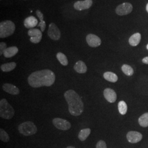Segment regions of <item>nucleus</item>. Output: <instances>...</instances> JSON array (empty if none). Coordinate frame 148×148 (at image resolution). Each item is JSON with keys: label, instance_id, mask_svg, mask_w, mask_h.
<instances>
[{"label": "nucleus", "instance_id": "5", "mask_svg": "<svg viewBox=\"0 0 148 148\" xmlns=\"http://www.w3.org/2000/svg\"><path fill=\"white\" fill-rule=\"evenodd\" d=\"M18 131L25 136H30L37 132V128L32 122L26 121L19 125Z\"/></svg>", "mask_w": 148, "mask_h": 148}, {"label": "nucleus", "instance_id": "21", "mask_svg": "<svg viewBox=\"0 0 148 148\" xmlns=\"http://www.w3.org/2000/svg\"><path fill=\"white\" fill-rule=\"evenodd\" d=\"M91 130L90 128H84L79 131L78 138L81 141H85L86 139L90 136Z\"/></svg>", "mask_w": 148, "mask_h": 148}, {"label": "nucleus", "instance_id": "30", "mask_svg": "<svg viewBox=\"0 0 148 148\" xmlns=\"http://www.w3.org/2000/svg\"><path fill=\"white\" fill-rule=\"evenodd\" d=\"M143 63L145 64H148V57H145L144 58H143Z\"/></svg>", "mask_w": 148, "mask_h": 148}, {"label": "nucleus", "instance_id": "13", "mask_svg": "<svg viewBox=\"0 0 148 148\" xmlns=\"http://www.w3.org/2000/svg\"><path fill=\"white\" fill-rule=\"evenodd\" d=\"M104 96L106 100L110 103H114L116 101L117 95L114 90L108 88L104 90Z\"/></svg>", "mask_w": 148, "mask_h": 148}, {"label": "nucleus", "instance_id": "32", "mask_svg": "<svg viewBox=\"0 0 148 148\" xmlns=\"http://www.w3.org/2000/svg\"><path fill=\"white\" fill-rule=\"evenodd\" d=\"M147 8V11L148 13V3L147 4V8Z\"/></svg>", "mask_w": 148, "mask_h": 148}, {"label": "nucleus", "instance_id": "31", "mask_svg": "<svg viewBox=\"0 0 148 148\" xmlns=\"http://www.w3.org/2000/svg\"><path fill=\"white\" fill-rule=\"evenodd\" d=\"M66 148H76L75 147H73V146H68V147Z\"/></svg>", "mask_w": 148, "mask_h": 148}, {"label": "nucleus", "instance_id": "20", "mask_svg": "<svg viewBox=\"0 0 148 148\" xmlns=\"http://www.w3.org/2000/svg\"><path fill=\"white\" fill-rule=\"evenodd\" d=\"M104 78L111 82H116L118 80V77L116 74L112 72L108 71L103 75Z\"/></svg>", "mask_w": 148, "mask_h": 148}, {"label": "nucleus", "instance_id": "1", "mask_svg": "<svg viewBox=\"0 0 148 148\" xmlns=\"http://www.w3.org/2000/svg\"><path fill=\"white\" fill-rule=\"evenodd\" d=\"M56 75L52 71L48 69L38 70L32 73L28 77L29 85L34 88L43 86L49 87L55 82Z\"/></svg>", "mask_w": 148, "mask_h": 148}, {"label": "nucleus", "instance_id": "4", "mask_svg": "<svg viewBox=\"0 0 148 148\" xmlns=\"http://www.w3.org/2000/svg\"><path fill=\"white\" fill-rule=\"evenodd\" d=\"M15 30L16 25L13 21H1L0 23V37L2 38L8 37L13 34Z\"/></svg>", "mask_w": 148, "mask_h": 148}, {"label": "nucleus", "instance_id": "33", "mask_svg": "<svg viewBox=\"0 0 148 148\" xmlns=\"http://www.w3.org/2000/svg\"><path fill=\"white\" fill-rule=\"evenodd\" d=\"M147 49H148V45H147Z\"/></svg>", "mask_w": 148, "mask_h": 148}, {"label": "nucleus", "instance_id": "7", "mask_svg": "<svg viewBox=\"0 0 148 148\" xmlns=\"http://www.w3.org/2000/svg\"><path fill=\"white\" fill-rule=\"evenodd\" d=\"M48 35L52 40L57 41L60 39L61 34L58 27L53 23L49 24L48 30Z\"/></svg>", "mask_w": 148, "mask_h": 148}, {"label": "nucleus", "instance_id": "14", "mask_svg": "<svg viewBox=\"0 0 148 148\" xmlns=\"http://www.w3.org/2000/svg\"><path fill=\"white\" fill-rule=\"evenodd\" d=\"M2 89L5 92L12 95H17L20 93L19 89L16 86L11 84H5L2 86Z\"/></svg>", "mask_w": 148, "mask_h": 148}, {"label": "nucleus", "instance_id": "12", "mask_svg": "<svg viewBox=\"0 0 148 148\" xmlns=\"http://www.w3.org/2000/svg\"><path fill=\"white\" fill-rule=\"evenodd\" d=\"M127 140L130 143H137L140 142L142 138V134L136 131H130L127 134Z\"/></svg>", "mask_w": 148, "mask_h": 148}, {"label": "nucleus", "instance_id": "27", "mask_svg": "<svg viewBox=\"0 0 148 148\" xmlns=\"http://www.w3.org/2000/svg\"><path fill=\"white\" fill-rule=\"evenodd\" d=\"M0 139L1 141L6 143L10 141V137L8 133L2 128L0 129Z\"/></svg>", "mask_w": 148, "mask_h": 148}, {"label": "nucleus", "instance_id": "3", "mask_svg": "<svg viewBox=\"0 0 148 148\" xmlns=\"http://www.w3.org/2000/svg\"><path fill=\"white\" fill-rule=\"evenodd\" d=\"M15 111L13 108L5 99L0 101V116L3 119L10 120L14 115Z\"/></svg>", "mask_w": 148, "mask_h": 148}, {"label": "nucleus", "instance_id": "10", "mask_svg": "<svg viewBox=\"0 0 148 148\" xmlns=\"http://www.w3.org/2000/svg\"><path fill=\"white\" fill-rule=\"evenodd\" d=\"M92 3L93 2L92 0L79 1L74 3V7L77 11H83L90 8L92 5Z\"/></svg>", "mask_w": 148, "mask_h": 148}, {"label": "nucleus", "instance_id": "23", "mask_svg": "<svg viewBox=\"0 0 148 148\" xmlns=\"http://www.w3.org/2000/svg\"><path fill=\"white\" fill-rule=\"evenodd\" d=\"M138 122L139 125L143 127L148 126V112L145 113L139 118Z\"/></svg>", "mask_w": 148, "mask_h": 148}, {"label": "nucleus", "instance_id": "2", "mask_svg": "<svg viewBox=\"0 0 148 148\" xmlns=\"http://www.w3.org/2000/svg\"><path fill=\"white\" fill-rule=\"evenodd\" d=\"M64 97L68 104L70 114L74 116L81 115L84 109V104L79 95L74 90H70L65 92Z\"/></svg>", "mask_w": 148, "mask_h": 148}, {"label": "nucleus", "instance_id": "29", "mask_svg": "<svg viewBox=\"0 0 148 148\" xmlns=\"http://www.w3.org/2000/svg\"><path fill=\"white\" fill-rule=\"evenodd\" d=\"M96 148H107L106 142L103 140H99L96 145Z\"/></svg>", "mask_w": 148, "mask_h": 148}, {"label": "nucleus", "instance_id": "18", "mask_svg": "<svg viewBox=\"0 0 148 148\" xmlns=\"http://www.w3.org/2000/svg\"><path fill=\"white\" fill-rule=\"evenodd\" d=\"M141 39V35L139 33L133 34L129 39V43L132 46H136L139 43Z\"/></svg>", "mask_w": 148, "mask_h": 148}, {"label": "nucleus", "instance_id": "17", "mask_svg": "<svg viewBox=\"0 0 148 148\" xmlns=\"http://www.w3.org/2000/svg\"><path fill=\"white\" fill-rule=\"evenodd\" d=\"M19 49L16 46H12L7 48L3 53V56L5 58H11L16 56L18 52Z\"/></svg>", "mask_w": 148, "mask_h": 148}, {"label": "nucleus", "instance_id": "8", "mask_svg": "<svg viewBox=\"0 0 148 148\" xmlns=\"http://www.w3.org/2000/svg\"><path fill=\"white\" fill-rule=\"evenodd\" d=\"M28 35L30 36V41L33 43H38L42 39V32L38 29H31L28 31Z\"/></svg>", "mask_w": 148, "mask_h": 148}, {"label": "nucleus", "instance_id": "9", "mask_svg": "<svg viewBox=\"0 0 148 148\" xmlns=\"http://www.w3.org/2000/svg\"><path fill=\"white\" fill-rule=\"evenodd\" d=\"M132 9V5L131 3H123L117 7L116 12L119 16H125L130 13Z\"/></svg>", "mask_w": 148, "mask_h": 148}, {"label": "nucleus", "instance_id": "24", "mask_svg": "<svg viewBox=\"0 0 148 148\" xmlns=\"http://www.w3.org/2000/svg\"><path fill=\"white\" fill-rule=\"evenodd\" d=\"M57 58L62 65L66 66L68 64V60L66 56L63 53L59 52L57 54Z\"/></svg>", "mask_w": 148, "mask_h": 148}, {"label": "nucleus", "instance_id": "15", "mask_svg": "<svg viewBox=\"0 0 148 148\" xmlns=\"http://www.w3.org/2000/svg\"><path fill=\"white\" fill-rule=\"evenodd\" d=\"M24 24L25 27L27 29H33L34 27H36L38 24L37 19L34 16H30L27 17L24 21Z\"/></svg>", "mask_w": 148, "mask_h": 148}, {"label": "nucleus", "instance_id": "26", "mask_svg": "<svg viewBox=\"0 0 148 148\" xmlns=\"http://www.w3.org/2000/svg\"><path fill=\"white\" fill-rule=\"evenodd\" d=\"M121 69L123 73L127 76H132L134 73V71L132 68L128 65H126V64L123 65Z\"/></svg>", "mask_w": 148, "mask_h": 148}, {"label": "nucleus", "instance_id": "6", "mask_svg": "<svg viewBox=\"0 0 148 148\" xmlns=\"http://www.w3.org/2000/svg\"><path fill=\"white\" fill-rule=\"evenodd\" d=\"M53 125L57 129L63 131L68 130L71 128V123L68 121L61 118H55L52 121Z\"/></svg>", "mask_w": 148, "mask_h": 148}, {"label": "nucleus", "instance_id": "25", "mask_svg": "<svg viewBox=\"0 0 148 148\" xmlns=\"http://www.w3.org/2000/svg\"><path fill=\"white\" fill-rule=\"evenodd\" d=\"M118 109L121 115H125L127 111V104L124 101H120L118 104Z\"/></svg>", "mask_w": 148, "mask_h": 148}, {"label": "nucleus", "instance_id": "11", "mask_svg": "<svg viewBox=\"0 0 148 148\" xmlns=\"http://www.w3.org/2000/svg\"><path fill=\"white\" fill-rule=\"evenodd\" d=\"M86 41L90 47H97L101 45V38L94 34H88L86 36Z\"/></svg>", "mask_w": 148, "mask_h": 148}, {"label": "nucleus", "instance_id": "28", "mask_svg": "<svg viewBox=\"0 0 148 148\" xmlns=\"http://www.w3.org/2000/svg\"><path fill=\"white\" fill-rule=\"evenodd\" d=\"M7 45L6 43L3 42L0 43V55L2 56L4 52L5 51V49H7Z\"/></svg>", "mask_w": 148, "mask_h": 148}, {"label": "nucleus", "instance_id": "19", "mask_svg": "<svg viewBox=\"0 0 148 148\" xmlns=\"http://www.w3.org/2000/svg\"><path fill=\"white\" fill-rule=\"evenodd\" d=\"M16 64L15 62L3 64L1 65V69L3 72H10L16 68Z\"/></svg>", "mask_w": 148, "mask_h": 148}, {"label": "nucleus", "instance_id": "22", "mask_svg": "<svg viewBox=\"0 0 148 148\" xmlns=\"http://www.w3.org/2000/svg\"><path fill=\"white\" fill-rule=\"evenodd\" d=\"M36 15L38 17V18H39V19L40 21V22L38 24V27H40L41 31L42 32H43L45 31V30L46 29V23L43 20V18H44L43 14L42 13L40 10H37L36 12Z\"/></svg>", "mask_w": 148, "mask_h": 148}, {"label": "nucleus", "instance_id": "16", "mask_svg": "<svg viewBox=\"0 0 148 148\" xmlns=\"http://www.w3.org/2000/svg\"><path fill=\"white\" fill-rule=\"evenodd\" d=\"M74 69L77 73L79 74H84L87 72V68L85 63L81 60L77 62L75 64Z\"/></svg>", "mask_w": 148, "mask_h": 148}]
</instances>
